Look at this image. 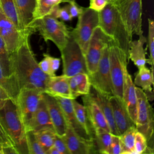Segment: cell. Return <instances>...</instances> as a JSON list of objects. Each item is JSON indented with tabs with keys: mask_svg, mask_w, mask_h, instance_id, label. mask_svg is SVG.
<instances>
[{
	"mask_svg": "<svg viewBox=\"0 0 154 154\" xmlns=\"http://www.w3.org/2000/svg\"><path fill=\"white\" fill-rule=\"evenodd\" d=\"M11 74L20 90L22 88H37L45 91L49 76L40 69L31 49L29 37L10 54Z\"/></svg>",
	"mask_w": 154,
	"mask_h": 154,
	"instance_id": "obj_1",
	"label": "cell"
},
{
	"mask_svg": "<svg viewBox=\"0 0 154 154\" xmlns=\"http://www.w3.org/2000/svg\"><path fill=\"white\" fill-rule=\"evenodd\" d=\"M0 122L19 154L28 153L26 131L14 99L10 98L0 109Z\"/></svg>",
	"mask_w": 154,
	"mask_h": 154,
	"instance_id": "obj_2",
	"label": "cell"
},
{
	"mask_svg": "<svg viewBox=\"0 0 154 154\" xmlns=\"http://www.w3.org/2000/svg\"><path fill=\"white\" fill-rule=\"evenodd\" d=\"M99 26L115 42L128 58L129 46L132 36L128 31L116 5L108 3L99 12Z\"/></svg>",
	"mask_w": 154,
	"mask_h": 154,
	"instance_id": "obj_3",
	"label": "cell"
},
{
	"mask_svg": "<svg viewBox=\"0 0 154 154\" xmlns=\"http://www.w3.org/2000/svg\"><path fill=\"white\" fill-rule=\"evenodd\" d=\"M29 29L32 33L38 31L46 42L51 41L60 51L66 45L70 32L63 22L58 20L51 14L33 20Z\"/></svg>",
	"mask_w": 154,
	"mask_h": 154,
	"instance_id": "obj_4",
	"label": "cell"
},
{
	"mask_svg": "<svg viewBox=\"0 0 154 154\" xmlns=\"http://www.w3.org/2000/svg\"><path fill=\"white\" fill-rule=\"evenodd\" d=\"M78 17L76 27L70 31V34L85 55L93 32L99 26V12L90 7H82Z\"/></svg>",
	"mask_w": 154,
	"mask_h": 154,
	"instance_id": "obj_5",
	"label": "cell"
},
{
	"mask_svg": "<svg viewBox=\"0 0 154 154\" xmlns=\"http://www.w3.org/2000/svg\"><path fill=\"white\" fill-rule=\"evenodd\" d=\"M109 60L113 95L122 99L124 81L128 72V56L117 45L114 44L109 47Z\"/></svg>",
	"mask_w": 154,
	"mask_h": 154,
	"instance_id": "obj_6",
	"label": "cell"
},
{
	"mask_svg": "<svg viewBox=\"0 0 154 154\" xmlns=\"http://www.w3.org/2000/svg\"><path fill=\"white\" fill-rule=\"evenodd\" d=\"M63 61V75L70 77L79 73H87L85 55L70 32L68 40L60 51Z\"/></svg>",
	"mask_w": 154,
	"mask_h": 154,
	"instance_id": "obj_7",
	"label": "cell"
},
{
	"mask_svg": "<svg viewBox=\"0 0 154 154\" xmlns=\"http://www.w3.org/2000/svg\"><path fill=\"white\" fill-rule=\"evenodd\" d=\"M114 5L129 34H142V0H118Z\"/></svg>",
	"mask_w": 154,
	"mask_h": 154,
	"instance_id": "obj_8",
	"label": "cell"
},
{
	"mask_svg": "<svg viewBox=\"0 0 154 154\" xmlns=\"http://www.w3.org/2000/svg\"><path fill=\"white\" fill-rule=\"evenodd\" d=\"M137 97V113L135 126L138 131L142 133L148 143L153 142V112L144 91L135 87Z\"/></svg>",
	"mask_w": 154,
	"mask_h": 154,
	"instance_id": "obj_9",
	"label": "cell"
},
{
	"mask_svg": "<svg viewBox=\"0 0 154 154\" xmlns=\"http://www.w3.org/2000/svg\"><path fill=\"white\" fill-rule=\"evenodd\" d=\"M109 44H116V43L100 26H97L93 32L85 54L88 75L92 74L96 71L104 48Z\"/></svg>",
	"mask_w": 154,
	"mask_h": 154,
	"instance_id": "obj_10",
	"label": "cell"
},
{
	"mask_svg": "<svg viewBox=\"0 0 154 154\" xmlns=\"http://www.w3.org/2000/svg\"><path fill=\"white\" fill-rule=\"evenodd\" d=\"M111 45L114 44H109L104 48L96 71L88 75L91 87L95 90L110 96L113 95L109 60V47Z\"/></svg>",
	"mask_w": 154,
	"mask_h": 154,
	"instance_id": "obj_11",
	"label": "cell"
},
{
	"mask_svg": "<svg viewBox=\"0 0 154 154\" xmlns=\"http://www.w3.org/2000/svg\"><path fill=\"white\" fill-rule=\"evenodd\" d=\"M43 94V91L39 89L22 88L15 99L25 129L39 105Z\"/></svg>",
	"mask_w": 154,
	"mask_h": 154,
	"instance_id": "obj_12",
	"label": "cell"
},
{
	"mask_svg": "<svg viewBox=\"0 0 154 154\" xmlns=\"http://www.w3.org/2000/svg\"><path fill=\"white\" fill-rule=\"evenodd\" d=\"M31 34L22 31L7 18L0 8V36L3 39L9 54L14 52Z\"/></svg>",
	"mask_w": 154,
	"mask_h": 154,
	"instance_id": "obj_13",
	"label": "cell"
},
{
	"mask_svg": "<svg viewBox=\"0 0 154 154\" xmlns=\"http://www.w3.org/2000/svg\"><path fill=\"white\" fill-rule=\"evenodd\" d=\"M70 154H91L97 153L94 140H87L67 126L63 136Z\"/></svg>",
	"mask_w": 154,
	"mask_h": 154,
	"instance_id": "obj_14",
	"label": "cell"
},
{
	"mask_svg": "<svg viewBox=\"0 0 154 154\" xmlns=\"http://www.w3.org/2000/svg\"><path fill=\"white\" fill-rule=\"evenodd\" d=\"M50 119L56 134L63 137L67 128V123L62 108L55 97L43 93Z\"/></svg>",
	"mask_w": 154,
	"mask_h": 154,
	"instance_id": "obj_15",
	"label": "cell"
},
{
	"mask_svg": "<svg viewBox=\"0 0 154 154\" xmlns=\"http://www.w3.org/2000/svg\"><path fill=\"white\" fill-rule=\"evenodd\" d=\"M112 116L119 135H121L129 128L135 126L131 119L122 99L112 95L109 97Z\"/></svg>",
	"mask_w": 154,
	"mask_h": 154,
	"instance_id": "obj_16",
	"label": "cell"
},
{
	"mask_svg": "<svg viewBox=\"0 0 154 154\" xmlns=\"http://www.w3.org/2000/svg\"><path fill=\"white\" fill-rule=\"evenodd\" d=\"M82 100L94 131L97 129H103L111 132L108 122L100 106L90 92L88 94L83 95Z\"/></svg>",
	"mask_w": 154,
	"mask_h": 154,
	"instance_id": "obj_17",
	"label": "cell"
},
{
	"mask_svg": "<svg viewBox=\"0 0 154 154\" xmlns=\"http://www.w3.org/2000/svg\"><path fill=\"white\" fill-rule=\"evenodd\" d=\"M44 93L54 97L73 99L69 88L68 77L64 75L49 76Z\"/></svg>",
	"mask_w": 154,
	"mask_h": 154,
	"instance_id": "obj_18",
	"label": "cell"
},
{
	"mask_svg": "<svg viewBox=\"0 0 154 154\" xmlns=\"http://www.w3.org/2000/svg\"><path fill=\"white\" fill-rule=\"evenodd\" d=\"M122 100L131 119L135 124L137 113V97L135 85L128 72L124 81Z\"/></svg>",
	"mask_w": 154,
	"mask_h": 154,
	"instance_id": "obj_19",
	"label": "cell"
},
{
	"mask_svg": "<svg viewBox=\"0 0 154 154\" xmlns=\"http://www.w3.org/2000/svg\"><path fill=\"white\" fill-rule=\"evenodd\" d=\"M55 98L60 103L64 112L67 125L72 128L77 134L81 136L82 137L87 140H94L86 134L85 131L79 123L74 112L72 104V99L63 97Z\"/></svg>",
	"mask_w": 154,
	"mask_h": 154,
	"instance_id": "obj_20",
	"label": "cell"
},
{
	"mask_svg": "<svg viewBox=\"0 0 154 154\" xmlns=\"http://www.w3.org/2000/svg\"><path fill=\"white\" fill-rule=\"evenodd\" d=\"M13 2L22 28L32 34V32L29 29V26L33 20L36 0H13Z\"/></svg>",
	"mask_w": 154,
	"mask_h": 154,
	"instance_id": "obj_21",
	"label": "cell"
},
{
	"mask_svg": "<svg viewBox=\"0 0 154 154\" xmlns=\"http://www.w3.org/2000/svg\"><path fill=\"white\" fill-rule=\"evenodd\" d=\"M135 40H131L129 46L128 59L131 60L138 69L146 66L147 59L146 58V49L144 45L147 42V39L143 34H141Z\"/></svg>",
	"mask_w": 154,
	"mask_h": 154,
	"instance_id": "obj_22",
	"label": "cell"
},
{
	"mask_svg": "<svg viewBox=\"0 0 154 154\" xmlns=\"http://www.w3.org/2000/svg\"><path fill=\"white\" fill-rule=\"evenodd\" d=\"M45 127H51L53 128L43 94L39 105L30 123L26 128V131H35Z\"/></svg>",
	"mask_w": 154,
	"mask_h": 154,
	"instance_id": "obj_23",
	"label": "cell"
},
{
	"mask_svg": "<svg viewBox=\"0 0 154 154\" xmlns=\"http://www.w3.org/2000/svg\"><path fill=\"white\" fill-rule=\"evenodd\" d=\"M91 88L93 90V91L90 93L92 94L93 98L96 100V102L97 103L99 106H100L107 122L108 124V126L109 127L111 132L112 134L114 135H119L114 120L113 116H112V108L111 105L109 102V97L110 96L101 93L96 90H95L94 88H93L91 87Z\"/></svg>",
	"mask_w": 154,
	"mask_h": 154,
	"instance_id": "obj_24",
	"label": "cell"
},
{
	"mask_svg": "<svg viewBox=\"0 0 154 154\" xmlns=\"http://www.w3.org/2000/svg\"><path fill=\"white\" fill-rule=\"evenodd\" d=\"M69 88L73 99L81 95L88 94L90 92L91 84L87 73H79L68 77Z\"/></svg>",
	"mask_w": 154,
	"mask_h": 154,
	"instance_id": "obj_25",
	"label": "cell"
},
{
	"mask_svg": "<svg viewBox=\"0 0 154 154\" xmlns=\"http://www.w3.org/2000/svg\"><path fill=\"white\" fill-rule=\"evenodd\" d=\"M134 84L141 88L145 93L148 100L152 101L153 93L152 86L153 85V72L146 66L138 69L135 75Z\"/></svg>",
	"mask_w": 154,
	"mask_h": 154,
	"instance_id": "obj_26",
	"label": "cell"
},
{
	"mask_svg": "<svg viewBox=\"0 0 154 154\" xmlns=\"http://www.w3.org/2000/svg\"><path fill=\"white\" fill-rule=\"evenodd\" d=\"M72 104L76 119L86 134L93 140L94 137V129L88 116L85 106L79 103L75 99H72Z\"/></svg>",
	"mask_w": 154,
	"mask_h": 154,
	"instance_id": "obj_27",
	"label": "cell"
},
{
	"mask_svg": "<svg viewBox=\"0 0 154 154\" xmlns=\"http://www.w3.org/2000/svg\"><path fill=\"white\" fill-rule=\"evenodd\" d=\"M34 135L46 152L53 146L56 136L54 129L51 127H45L33 131Z\"/></svg>",
	"mask_w": 154,
	"mask_h": 154,
	"instance_id": "obj_28",
	"label": "cell"
},
{
	"mask_svg": "<svg viewBox=\"0 0 154 154\" xmlns=\"http://www.w3.org/2000/svg\"><path fill=\"white\" fill-rule=\"evenodd\" d=\"M137 131L136 126H133L120 135L122 154H134V142Z\"/></svg>",
	"mask_w": 154,
	"mask_h": 154,
	"instance_id": "obj_29",
	"label": "cell"
},
{
	"mask_svg": "<svg viewBox=\"0 0 154 154\" xmlns=\"http://www.w3.org/2000/svg\"><path fill=\"white\" fill-rule=\"evenodd\" d=\"M112 135L111 132L103 129H97L94 131V141L97 153L108 154Z\"/></svg>",
	"mask_w": 154,
	"mask_h": 154,
	"instance_id": "obj_30",
	"label": "cell"
},
{
	"mask_svg": "<svg viewBox=\"0 0 154 154\" xmlns=\"http://www.w3.org/2000/svg\"><path fill=\"white\" fill-rule=\"evenodd\" d=\"M61 2V0H37L33 13V20L50 14Z\"/></svg>",
	"mask_w": 154,
	"mask_h": 154,
	"instance_id": "obj_31",
	"label": "cell"
},
{
	"mask_svg": "<svg viewBox=\"0 0 154 154\" xmlns=\"http://www.w3.org/2000/svg\"><path fill=\"white\" fill-rule=\"evenodd\" d=\"M0 85L4 88L8 94L10 98L14 99L19 93V88L16 81V79L13 75L11 76L5 75L0 66Z\"/></svg>",
	"mask_w": 154,
	"mask_h": 154,
	"instance_id": "obj_32",
	"label": "cell"
},
{
	"mask_svg": "<svg viewBox=\"0 0 154 154\" xmlns=\"http://www.w3.org/2000/svg\"><path fill=\"white\" fill-rule=\"evenodd\" d=\"M0 8L5 16L14 24L18 29L22 31H26L22 28L13 0H0Z\"/></svg>",
	"mask_w": 154,
	"mask_h": 154,
	"instance_id": "obj_33",
	"label": "cell"
},
{
	"mask_svg": "<svg viewBox=\"0 0 154 154\" xmlns=\"http://www.w3.org/2000/svg\"><path fill=\"white\" fill-rule=\"evenodd\" d=\"M26 140L28 154H46L45 151L36 139L33 131L26 132Z\"/></svg>",
	"mask_w": 154,
	"mask_h": 154,
	"instance_id": "obj_34",
	"label": "cell"
},
{
	"mask_svg": "<svg viewBox=\"0 0 154 154\" xmlns=\"http://www.w3.org/2000/svg\"><path fill=\"white\" fill-rule=\"evenodd\" d=\"M0 66L4 73L7 76H11V69L10 63V54L6 48L3 39L0 36Z\"/></svg>",
	"mask_w": 154,
	"mask_h": 154,
	"instance_id": "obj_35",
	"label": "cell"
},
{
	"mask_svg": "<svg viewBox=\"0 0 154 154\" xmlns=\"http://www.w3.org/2000/svg\"><path fill=\"white\" fill-rule=\"evenodd\" d=\"M147 48L149 49V58L147 63L151 65V70L153 72L154 64V22L148 19V42Z\"/></svg>",
	"mask_w": 154,
	"mask_h": 154,
	"instance_id": "obj_36",
	"label": "cell"
},
{
	"mask_svg": "<svg viewBox=\"0 0 154 154\" xmlns=\"http://www.w3.org/2000/svg\"><path fill=\"white\" fill-rule=\"evenodd\" d=\"M148 146L146 137L140 132L137 131L134 142V154L144 153Z\"/></svg>",
	"mask_w": 154,
	"mask_h": 154,
	"instance_id": "obj_37",
	"label": "cell"
},
{
	"mask_svg": "<svg viewBox=\"0 0 154 154\" xmlns=\"http://www.w3.org/2000/svg\"><path fill=\"white\" fill-rule=\"evenodd\" d=\"M50 14L63 21H70L72 19L70 15L67 5L62 8H60L58 5L57 6Z\"/></svg>",
	"mask_w": 154,
	"mask_h": 154,
	"instance_id": "obj_38",
	"label": "cell"
},
{
	"mask_svg": "<svg viewBox=\"0 0 154 154\" xmlns=\"http://www.w3.org/2000/svg\"><path fill=\"white\" fill-rule=\"evenodd\" d=\"M43 58L39 63H38L40 69L44 73H45L46 75L49 76H52L55 75V74L52 72L51 68V64H50L51 55L49 54L45 53L43 54Z\"/></svg>",
	"mask_w": 154,
	"mask_h": 154,
	"instance_id": "obj_39",
	"label": "cell"
},
{
	"mask_svg": "<svg viewBox=\"0 0 154 154\" xmlns=\"http://www.w3.org/2000/svg\"><path fill=\"white\" fill-rule=\"evenodd\" d=\"M108 154H122L120 135H112V139L109 145Z\"/></svg>",
	"mask_w": 154,
	"mask_h": 154,
	"instance_id": "obj_40",
	"label": "cell"
},
{
	"mask_svg": "<svg viewBox=\"0 0 154 154\" xmlns=\"http://www.w3.org/2000/svg\"><path fill=\"white\" fill-rule=\"evenodd\" d=\"M53 147H54L58 151L60 154H70L63 137L56 135L54 141Z\"/></svg>",
	"mask_w": 154,
	"mask_h": 154,
	"instance_id": "obj_41",
	"label": "cell"
},
{
	"mask_svg": "<svg viewBox=\"0 0 154 154\" xmlns=\"http://www.w3.org/2000/svg\"><path fill=\"white\" fill-rule=\"evenodd\" d=\"M9 146H13V145L10 138L5 132L0 122V151L1 152V153H2V147H6Z\"/></svg>",
	"mask_w": 154,
	"mask_h": 154,
	"instance_id": "obj_42",
	"label": "cell"
},
{
	"mask_svg": "<svg viewBox=\"0 0 154 154\" xmlns=\"http://www.w3.org/2000/svg\"><path fill=\"white\" fill-rule=\"evenodd\" d=\"M68 10L72 18L77 17L82 11V7L79 6L75 1L69 2L67 5Z\"/></svg>",
	"mask_w": 154,
	"mask_h": 154,
	"instance_id": "obj_43",
	"label": "cell"
},
{
	"mask_svg": "<svg viewBox=\"0 0 154 154\" xmlns=\"http://www.w3.org/2000/svg\"><path fill=\"white\" fill-rule=\"evenodd\" d=\"M108 3H109V0H90L89 7L97 12H99Z\"/></svg>",
	"mask_w": 154,
	"mask_h": 154,
	"instance_id": "obj_44",
	"label": "cell"
},
{
	"mask_svg": "<svg viewBox=\"0 0 154 154\" xmlns=\"http://www.w3.org/2000/svg\"><path fill=\"white\" fill-rule=\"evenodd\" d=\"M10 98L5 90L0 85V109L5 105V102Z\"/></svg>",
	"mask_w": 154,
	"mask_h": 154,
	"instance_id": "obj_45",
	"label": "cell"
},
{
	"mask_svg": "<svg viewBox=\"0 0 154 154\" xmlns=\"http://www.w3.org/2000/svg\"><path fill=\"white\" fill-rule=\"evenodd\" d=\"M50 64L52 72L55 74V72L58 70V69L60 67V59L50 56Z\"/></svg>",
	"mask_w": 154,
	"mask_h": 154,
	"instance_id": "obj_46",
	"label": "cell"
},
{
	"mask_svg": "<svg viewBox=\"0 0 154 154\" xmlns=\"http://www.w3.org/2000/svg\"><path fill=\"white\" fill-rule=\"evenodd\" d=\"M2 154H19L17 150L13 146H9L6 147H2Z\"/></svg>",
	"mask_w": 154,
	"mask_h": 154,
	"instance_id": "obj_47",
	"label": "cell"
},
{
	"mask_svg": "<svg viewBox=\"0 0 154 154\" xmlns=\"http://www.w3.org/2000/svg\"><path fill=\"white\" fill-rule=\"evenodd\" d=\"M118 0H109V3L116 4V3L117 2Z\"/></svg>",
	"mask_w": 154,
	"mask_h": 154,
	"instance_id": "obj_48",
	"label": "cell"
},
{
	"mask_svg": "<svg viewBox=\"0 0 154 154\" xmlns=\"http://www.w3.org/2000/svg\"><path fill=\"white\" fill-rule=\"evenodd\" d=\"M75 0H61V2H72V1H74Z\"/></svg>",
	"mask_w": 154,
	"mask_h": 154,
	"instance_id": "obj_49",
	"label": "cell"
},
{
	"mask_svg": "<svg viewBox=\"0 0 154 154\" xmlns=\"http://www.w3.org/2000/svg\"><path fill=\"white\" fill-rule=\"evenodd\" d=\"M0 154H2V153H1V152L0 151Z\"/></svg>",
	"mask_w": 154,
	"mask_h": 154,
	"instance_id": "obj_50",
	"label": "cell"
},
{
	"mask_svg": "<svg viewBox=\"0 0 154 154\" xmlns=\"http://www.w3.org/2000/svg\"><path fill=\"white\" fill-rule=\"evenodd\" d=\"M36 1H37V0H36Z\"/></svg>",
	"mask_w": 154,
	"mask_h": 154,
	"instance_id": "obj_51",
	"label": "cell"
}]
</instances>
